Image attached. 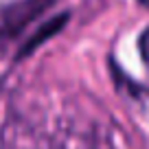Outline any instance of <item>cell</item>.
I'll return each mask as SVG.
<instances>
[{
  "label": "cell",
  "mask_w": 149,
  "mask_h": 149,
  "mask_svg": "<svg viewBox=\"0 0 149 149\" xmlns=\"http://www.w3.org/2000/svg\"><path fill=\"white\" fill-rule=\"evenodd\" d=\"M55 5L57 0H11L0 7V55H7Z\"/></svg>",
  "instance_id": "6da1fadb"
},
{
  "label": "cell",
  "mask_w": 149,
  "mask_h": 149,
  "mask_svg": "<svg viewBox=\"0 0 149 149\" xmlns=\"http://www.w3.org/2000/svg\"><path fill=\"white\" fill-rule=\"evenodd\" d=\"M68 20H70V11H61V13L51 15L48 20H42V22L33 29L31 35L24 37L22 42H20V46H15L13 61H24L26 57H31L33 53L40 46H44L51 37H55L57 33H61V29L68 24Z\"/></svg>",
  "instance_id": "7a4b0ae2"
},
{
  "label": "cell",
  "mask_w": 149,
  "mask_h": 149,
  "mask_svg": "<svg viewBox=\"0 0 149 149\" xmlns=\"http://www.w3.org/2000/svg\"><path fill=\"white\" fill-rule=\"evenodd\" d=\"M140 55H143V61H145V66L149 68V29L140 35Z\"/></svg>",
  "instance_id": "3957f363"
},
{
  "label": "cell",
  "mask_w": 149,
  "mask_h": 149,
  "mask_svg": "<svg viewBox=\"0 0 149 149\" xmlns=\"http://www.w3.org/2000/svg\"><path fill=\"white\" fill-rule=\"evenodd\" d=\"M138 2H140L143 7H147V9H149V0H138Z\"/></svg>",
  "instance_id": "277c9868"
}]
</instances>
